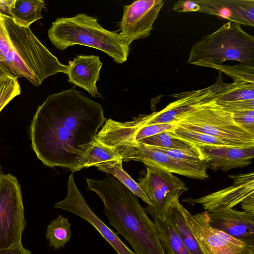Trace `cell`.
I'll list each match as a JSON object with an SVG mask.
<instances>
[{
  "label": "cell",
  "mask_w": 254,
  "mask_h": 254,
  "mask_svg": "<svg viewBox=\"0 0 254 254\" xmlns=\"http://www.w3.org/2000/svg\"><path fill=\"white\" fill-rule=\"evenodd\" d=\"M207 168L225 172L250 165L254 157V147L229 145L199 146Z\"/></svg>",
  "instance_id": "cell-16"
},
{
  "label": "cell",
  "mask_w": 254,
  "mask_h": 254,
  "mask_svg": "<svg viewBox=\"0 0 254 254\" xmlns=\"http://www.w3.org/2000/svg\"><path fill=\"white\" fill-rule=\"evenodd\" d=\"M174 132L180 138L198 146L229 145L218 138L203 133L184 128L177 126Z\"/></svg>",
  "instance_id": "cell-27"
},
{
  "label": "cell",
  "mask_w": 254,
  "mask_h": 254,
  "mask_svg": "<svg viewBox=\"0 0 254 254\" xmlns=\"http://www.w3.org/2000/svg\"><path fill=\"white\" fill-rule=\"evenodd\" d=\"M0 15L11 44L0 64L3 71L17 77H24L36 86L50 76L59 72L66 74L67 65L62 64L29 27L20 26L9 16Z\"/></svg>",
  "instance_id": "cell-3"
},
{
  "label": "cell",
  "mask_w": 254,
  "mask_h": 254,
  "mask_svg": "<svg viewBox=\"0 0 254 254\" xmlns=\"http://www.w3.org/2000/svg\"><path fill=\"white\" fill-rule=\"evenodd\" d=\"M173 9L179 13L196 12L199 11V6L195 0H181L174 4Z\"/></svg>",
  "instance_id": "cell-32"
},
{
  "label": "cell",
  "mask_w": 254,
  "mask_h": 254,
  "mask_svg": "<svg viewBox=\"0 0 254 254\" xmlns=\"http://www.w3.org/2000/svg\"><path fill=\"white\" fill-rule=\"evenodd\" d=\"M21 88L17 77L0 72V112L15 97L20 95Z\"/></svg>",
  "instance_id": "cell-26"
},
{
  "label": "cell",
  "mask_w": 254,
  "mask_h": 254,
  "mask_svg": "<svg viewBox=\"0 0 254 254\" xmlns=\"http://www.w3.org/2000/svg\"><path fill=\"white\" fill-rule=\"evenodd\" d=\"M207 214L208 223L213 228L237 239L254 243V214L227 207H220Z\"/></svg>",
  "instance_id": "cell-14"
},
{
  "label": "cell",
  "mask_w": 254,
  "mask_h": 254,
  "mask_svg": "<svg viewBox=\"0 0 254 254\" xmlns=\"http://www.w3.org/2000/svg\"><path fill=\"white\" fill-rule=\"evenodd\" d=\"M87 190L101 198L109 223L135 254H166L152 220L137 196L112 175L101 180L86 179Z\"/></svg>",
  "instance_id": "cell-2"
},
{
  "label": "cell",
  "mask_w": 254,
  "mask_h": 254,
  "mask_svg": "<svg viewBox=\"0 0 254 254\" xmlns=\"http://www.w3.org/2000/svg\"><path fill=\"white\" fill-rule=\"evenodd\" d=\"M138 180L139 187L152 203L144 208L151 217L164 218L172 202L188 190L184 182L172 173L149 167Z\"/></svg>",
  "instance_id": "cell-10"
},
{
  "label": "cell",
  "mask_w": 254,
  "mask_h": 254,
  "mask_svg": "<svg viewBox=\"0 0 254 254\" xmlns=\"http://www.w3.org/2000/svg\"><path fill=\"white\" fill-rule=\"evenodd\" d=\"M70 227L68 219L62 215L52 221L48 225L46 232V238L49 242L50 247L56 250L64 248L71 238Z\"/></svg>",
  "instance_id": "cell-24"
},
{
  "label": "cell",
  "mask_w": 254,
  "mask_h": 254,
  "mask_svg": "<svg viewBox=\"0 0 254 254\" xmlns=\"http://www.w3.org/2000/svg\"><path fill=\"white\" fill-rule=\"evenodd\" d=\"M24 210L20 184L0 166V250L21 244L26 225Z\"/></svg>",
  "instance_id": "cell-8"
},
{
  "label": "cell",
  "mask_w": 254,
  "mask_h": 254,
  "mask_svg": "<svg viewBox=\"0 0 254 254\" xmlns=\"http://www.w3.org/2000/svg\"><path fill=\"white\" fill-rule=\"evenodd\" d=\"M48 37L59 50L81 45L100 50L118 64L126 62L129 45L120 33L103 28L97 19L85 13L58 18L48 30Z\"/></svg>",
  "instance_id": "cell-4"
},
{
  "label": "cell",
  "mask_w": 254,
  "mask_h": 254,
  "mask_svg": "<svg viewBox=\"0 0 254 254\" xmlns=\"http://www.w3.org/2000/svg\"><path fill=\"white\" fill-rule=\"evenodd\" d=\"M160 244L167 254H191L186 248L170 221L166 218L151 217Z\"/></svg>",
  "instance_id": "cell-22"
},
{
  "label": "cell",
  "mask_w": 254,
  "mask_h": 254,
  "mask_svg": "<svg viewBox=\"0 0 254 254\" xmlns=\"http://www.w3.org/2000/svg\"><path fill=\"white\" fill-rule=\"evenodd\" d=\"M137 142L148 145L184 151L204 161L199 146L180 138L174 131L163 132L142 139Z\"/></svg>",
  "instance_id": "cell-20"
},
{
  "label": "cell",
  "mask_w": 254,
  "mask_h": 254,
  "mask_svg": "<svg viewBox=\"0 0 254 254\" xmlns=\"http://www.w3.org/2000/svg\"><path fill=\"white\" fill-rule=\"evenodd\" d=\"M238 125L254 134V110H245L232 113Z\"/></svg>",
  "instance_id": "cell-29"
},
{
  "label": "cell",
  "mask_w": 254,
  "mask_h": 254,
  "mask_svg": "<svg viewBox=\"0 0 254 254\" xmlns=\"http://www.w3.org/2000/svg\"><path fill=\"white\" fill-rule=\"evenodd\" d=\"M184 211L203 254H254V243L237 239L211 227L206 211L192 214L184 207Z\"/></svg>",
  "instance_id": "cell-9"
},
{
  "label": "cell",
  "mask_w": 254,
  "mask_h": 254,
  "mask_svg": "<svg viewBox=\"0 0 254 254\" xmlns=\"http://www.w3.org/2000/svg\"><path fill=\"white\" fill-rule=\"evenodd\" d=\"M14 0H0V13L9 16V9Z\"/></svg>",
  "instance_id": "cell-35"
},
{
  "label": "cell",
  "mask_w": 254,
  "mask_h": 254,
  "mask_svg": "<svg viewBox=\"0 0 254 254\" xmlns=\"http://www.w3.org/2000/svg\"><path fill=\"white\" fill-rule=\"evenodd\" d=\"M120 159H121L120 156L112 148L102 143L96 139L86 152L81 169L91 166L97 167L104 162Z\"/></svg>",
  "instance_id": "cell-25"
},
{
  "label": "cell",
  "mask_w": 254,
  "mask_h": 254,
  "mask_svg": "<svg viewBox=\"0 0 254 254\" xmlns=\"http://www.w3.org/2000/svg\"><path fill=\"white\" fill-rule=\"evenodd\" d=\"M0 254H31V253L20 244L9 248L0 250Z\"/></svg>",
  "instance_id": "cell-33"
},
{
  "label": "cell",
  "mask_w": 254,
  "mask_h": 254,
  "mask_svg": "<svg viewBox=\"0 0 254 254\" xmlns=\"http://www.w3.org/2000/svg\"><path fill=\"white\" fill-rule=\"evenodd\" d=\"M241 207L247 212L254 214V195H252L241 203Z\"/></svg>",
  "instance_id": "cell-34"
},
{
  "label": "cell",
  "mask_w": 254,
  "mask_h": 254,
  "mask_svg": "<svg viewBox=\"0 0 254 254\" xmlns=\"http://www.w3.org/2000/svg\"><path fill=\"white\" fill-rule=\"evenodd\" d=\"M45 8V2L41 0H14L9 9V16L17 25L29 27L43 17L42 11Z\"/></svg>",
  "instance_id": "cell-21"
},
{
  "label": "cell",
  "mask_w": 254,
  "mask_h": 254,
  "mask_svg": "<svg viewBox=\"0 0 254 254\" xmlns=\"http://www.w3.org/2000/svg\"><path fill=\"white\" fill-rule=\"evenodd\" d=\"M66 197L56 203L54 208L62 209L78 215L92 225L118 254H135L91 210L79 191L73 173L68 177Z\"/></svg>",
  "instance_id": "cell-11"
},
{
  "label": "cell",
  "mask_w": 254,
  "mask_h": 254,
  "mask_svg": "<svg viewBox=\"0 0 254 254\" xmlns=\"http://www.w3.org/2000/svg\"><path fill=\"white\" fill-rule=\"evenodd\" d=\"M176 122L178 126L211 135L230 146L254 147V134L236 124L232 113L217 104L214 83L210 94L193 104Z\"/></svg>",
  "instance_id": "cell-6"
},
{
  "label": "cell",
  "mask_w": 254,
  "mask_h": 254,
  "mask_svg": "<svg viewBox=\"0 0 254 254\" xmlns=\"http://www.w3.org/2000/svg\"><path fill=\"white\" fill-rule=\"evenodd\" d=\"M184 207L179 198L174 199L164 217L172 225L183 243L191 254H203L189 227L184 211Z\"/></svg>",
  "instance_id": "cell-19"
},
{
  "label": "cell",
  "mask_w": 254,
  "mask_h": 254,
  "mask_svg": "<svg viewBox=\"0 0 254 254\" xmlns=\"http://www.w3.org/2000/svg\"><path fill=\"white\" fill-rule=\"evenodd\" d=\"M198 12L220 16L239 24L254 26V0H195Z\"/></svg>",
  "instance_id": "cell-17"
},
{
  "label": "cell",
  "mask_w": 254,
  "mask_h": 254,
  "mask_svg": "<svg viewBox=\"0 0 254 254\" xmlns=\"http://www.w3.org/2000/svg\"><path fill=\"white\" fill-rule=\"evenodd\" d=\"M222 72L215 83V100L217 104L229 113L254 110V83L234 81L231 83L223 82Z\"/></svg>",
  "instance_id": "cell-15"
},
{
  "label": "cell",
  "mask_w": 254,
  "mask_h": 254,
  "mask_svg": "<svg viewBox=\"0 0 254 254\" xmlns=\"http://www.w3.org/2000/svg\"><path fill=\"white\" fill-rule=\"evenodd\" d=\"M232 185L197 198L188 197L183 201L193 206L198 204L207 212L220 207L232 208L248 197L254 195V172L229 175Z\"/></svg>",
  "instance_id": "cell-13"
},
{
  "label": "cell",
  "mask_w": 254,
  "mask_h": 254,
  "mask_svg": "<svg viewBox=\"0 0 254 254\" xmlns=\"http://www.w3.org/2000/svg\"><path fill=\"white\" fill-rule=\"evenodd\" d=\"M157 150L162 152L168 156L182 161L196 163L200 161H202L199 158L196 157H195L189 153L187 152L177 150H173L170 149H167L163 147L153 146Z\"/></svg>",
  "instance_id": "cell-30"
},
{
  "label": "cell",
  "mask_w": 254,
  "mask_h": 254,
  "mask_svg": "<svg viewBox=\"0 0 254 254\" xmlns=\"http://www.w3.org/2000/svg\"><path fill=\"white\" fill-rule=\"evenodd\" d=\"M164 4L163 0H138L124 6L120 34L127 45L150 35Z\"/></svg>",
  "instance_id": "cell-12"
},
{
  "label": "cell",
  "mask_w": 254,
  "mask_h": 254,
  "mask_svg": "<svg viewBox=\"0 0 254 254\" xmlns=\"http://www.w3.org/2000/svg\"><path fill=\"white\" fill-rule=\"evenodd\" d=\"M122 162V159L104 162L97 167L98 170L111 174L141 198L148 206L152 205L150 200L138 184L123 169Z\"/></svg>",
  "instance_id": "cell-23"
},
{
  "label": "cell",
  "mask_w": 254,
  "mask_h": 254,
  "mask_svg": "<svg viewBox=\"0 0 254 254\" xmlns=\"http://www.w3.org/2000/svg\"><path fill=\"white\" fill-rule=\"evenodd\" d=\"M227 61L254 66V37L233 21L195 43L187 63L213 68Z\"/></svg>",
  "instance_id": "cell-5"
},
{
  "label": "cell",
  "mask_w": 254,
  "mask_h": 254,
  "mask_svg": "<svg viewBox=\"0 0 254 254\" xmlns=\"http://www.w3.org/2000/svg\"><path fill=\"white\" fill-rule=\"evenodd\" d=\"M213 68L223 72L233 78L234 81L254 83V66L240 64L234 65L221 64Z\"/></svg>",
  "instance_id": "cell-28"
},
{
  "label": "cell",
  "mask_w": 254,
  "mask_h": 254,
  "mask_svg": "<svg viewBox=\"0 0 254 254\" xmlns=\"http://www.w3.org/2000/svg\"><path fill=\"white\" fill-rule=\"evenodd\" d=\"M103 64L95 55H78L68 61V81L87 91L92 97L103 98L96 85Z\"/></svg>",
  "instance_id": "cell-18"
},
{
  "label": "cell",
  "mask_w": 254,
  "mask_h": 254,
  "mask_svg": "<svg viewBox=\"0 0 254 254\" xmlns=\"http://www.w3.org/2000/svg\"><path fill=\"white\" fill-rule=\"evenodd\" d=\"M11 49V44L0 13V64Z\"/></svg>",
  "instance_id": "cell-31"
},
{
  "label": "cell",
  "mask_w": 254,
  "mask_h": 254,
  "mask_svg": "<svg viewBox=\"0 0 254 254\" xmlns=\"http://www.w3.org/2000/svg\"><path fill=\"white\" fill-rule=\"evenodd\" d=\"M107 119L101 105L74 87L49 95L30 127L32 148L46 166L81 170L88 149Z\"/></svg>",
  "instance_id": "cell-1"
},
{
  "label": "cell",
  "mask_w": 254,
  "mask_h": 254,
  "mask_svg": "<svg viewBox=\"0 0 254 254\" xmlns=\"http://www.w3.org/2000/svg\"><path fill=\"white\" fill-rule=\"evenodd\" d=\"M110 147L123 161H138L147 167L195 179L205 180L209 177L205 161L193 163L178 160L152 146L138 142H124Z\"/></svg>",
  "instance_id": "cell-7"
}]
</instances>
